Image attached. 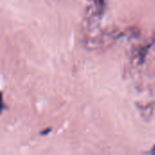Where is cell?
Returning <instances> with one entry per match:
<instances>
[{
    "label": "cell",
    "mask_w": 155,
    "mask_h": 155,
    "mask_svg": "<svg viewBox=\"0 0 155 155\" xmlns=\"http://www.w3.org/2000/svg\"><path fill=\"white\" fill-rule=\"evenodd\" d=\"M152 155H155V146L153 148V150H152Z\"/></svg>",
    "instance_id": "1"
}]
</instances>
